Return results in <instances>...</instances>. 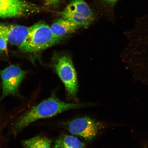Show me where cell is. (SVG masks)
I'll list each match as a JSON object with an SVG mask.
<instances>
[{
    "instance_id": "1",
    "label": "cell",
    "mask_w": 148,
    "mask_h": 148,
    "mask_svg": "<svg viewBox=\"0 0 148 148\" xmlns=\"http://www.w3.org/2000/svg\"><path fill=\"white\" fill-rule=\"evenodd\" d=\"M93 105L91 103H66L55 96H51L25 113L16 122L15 127L20 130L37 120L52 117L66 110Z\"/></svg>"
},
{
    "instance_id": "2",
    "label": "cell",
    "mask_w": 148,
    "mask_h": 148,
    "mask_svg": "<svg viewBox=\"0 0 148 148\" xmlns=\"http://www.w3.org/2000/svg\"><path fill=\"white\" fill-rule=\"evenodd\" d=\"M63 38L55 34L49 26L38 23L29 27L26 40L18 48L27 52L36 53L58 43Z\"/></svg>"
},
{
    "instance_id": "3",
    "label": "cell",
    "mask_w": 148,
    "mask_h": 148,
    "mask_svg": "<svg viewBox=\"0 0 148 148\" xmlns=\"http://www.w3.org/2000/svg\"><path fill=\"white\" fill-rule=\"evenodd\" d=\"M60 15L62 18L73 22L79 27L88 26L95 19L93 11L84 0H73Z\"/></svg>"
},
{
    "instance_id": "4",
    "label": "cell",
    "mask_w": 148,
    "mask_h": 148,
    "mask_svg": "<svg viewBox=\"0 0 148 148\" xmlns=\"http://www.w3.org/2000/svg\"><path fill=\"white\" fill-rule=\"evenodd\" d=\"M55 69L69 95L75 97L78 90L76 73L71 57L68 55L59 57L55 65Z\"/></svg>"
},
{
    "instance_id": "5",
    "label": "cell",
    "mask_w": 148,
    "mask_h": 148,
    "mask_svg": "<svg viewBox=\"0 0 148 148\" xmlns=\"http://www.w3.org/2000/svg\"><path fill=\"white\" fill-rule=\"evenodd\" d=\"M26 74L25 71L14 65L1 70L0 73L2 86L1 99L9 95H17L18 88Z\"/></svg>"
},
{
    "instance_id": "6",
    "label": "cell",
    "mask_w": 148,
    "mask_h": 148,
    "mask_svg": "<svg viewBox=\"0 0 148 148\" xmlns=\"http://www.w3.org/2000/svg\"><path fill=\"white\" fill-rule=\"evenodd\" d=\"M66 125L72 134L87 140L92 139L105 127L103 123L88 117L76 118Z\"/></svg>"
},
{
    "instance_id": "7",
    "label": "cell",
    "mask_w": 148,
    "mask_h": 148,
    "mask_svg": "<svg viewBox=\"0 0 148 148\" xmlns=\"http://www.w3.org/2000/svg\"><path fill=\"white\" fill-rule=\"evenodd\" d=\"M36 5L24 0H0V18L21 17L38 12Z\"/></svg>"
},
{
    "instance_id": "8",
    "label": "cell",
    "mask_w": 148,
    "mask_h": 148,
    "mask_svg": "<svg viewBox=\"0 0 148 148\" xmlns=\"http://www.w3.org/2000/svg\"><path fill=\"white\" fill-rule=\"evenodd\" d=\"M29 32V27L0 23V36L6 39L10 44L18 47L26 40Z\"/></svg>"
},
{
    "instance_id": "9",
    "label": "cell",
    "mask_w": 148,
    "mask_h": 148,
    "mask_svg": "<svg viewBox=\"0 0 148 148\" xmlns=\"http://www.w3.org/2000/svg\"><path fill=\"white\" fill-rule=\"evenodd\" d=\"M50 27L55 34L63 38L75 32L79 27L73 22L62 18L57 20Z\"/></svg>"
},
{
    "instance_id": "10",
    "label": "cell",
    "mask_w": 148,
    "mask_h": 148,
    "mask_svg": "<svg viewBox=\"0 0 148 148\" xmlns=\"http://www.w3.org/2000/svg\"><path fill=\"white\" fill-rule=\"evenodd\" d=\"M84 144L75 137L62 135L55 142L54 148H84Z\"/></svg>"
},
{
    "instance_id": "11",
    "label": "cell",
    "mask_w": 148,
    "mask_h": 148,
    "mask_svg": "<svg viewBox=\"0 0 148 148\" xmlns=\"http://www.w3.org/2000/svg\"><path fill=\"white\" fill-rule=\"evenodd\" d=\"M25 148H51V142L48 139L36 136L23 142Z\"/></svg>"
},
{
    "instance_id": "12",
    "label": "cell",
    "mask_w": 148,
    "mask_h": 148,
    "mask_svg": "<svg viewBox=\"0 0 148 148\" xmlns=\"http://www.w3.org/2000/svg\"><path fill=\"white\" fill-rule=\"evenodd\" d=\"M119 0H100L101 4L107 8H112Z\"/></svg>"
},
{
    "instance_id": "13",
    "label": "cell",
    "mask_w": 148,
    "mask_h": 148,
    "mask_svg": "<svg viewBox=\"0 0 148 148\" xmlns=\"http://www.w3.org/2000/svg\"><path fill=\"white\" fill-rule=\"evenodd\" d=\"M8 42L6 39L0 36V50L1 51H3L6 50Z\"/></svg>"
},
{
    "instance_id": "14",
    "label": "cell",
    "mask_w": 148,
    "mask_h": 148,
    "mask_svg": "<svg viewBox=\"0 0 148 148\" xmlns=\"http://www.w3.org/2000/svg\"><path fill=\"white\" fill-rule=\"evenodd\" d=\"M62 0H51V6H55L60 3Z\"/></svg>"
},
{
    "instance_id": "15",
    "label": "cell",
    "mask_w": 148,
    "mask_h": 148,
    "mask_svg": "<svg viewBox=\"0 0 148 148\" xmlns=\"http://www.w3.org/2000/svg\"><path fill=\"white\" fill-rule=\"evenodd\" d=\"M142 148H148V142L144 141L141 144Z\"/></svg>"
},
{
    "instance_id": "16",
    "label": "cell",
    "mask_w": 148,
    "mask_h": 148,
    "mask_svg": "<svg viewBox=\"0 0 148 148\" xmlns=\"http://www.w3.org/2000/svg\"><path fill=\"white\" fill-rule=\"evenodd\" d=\"M46 4L48 5H51V0H45Z\"/></svg>"
},
{
    "instance_id": "17",
    "label": "cell",
    "mask_w": 148,
    "mask_h": 148,
    "mask_svg": "<svg viewBox=\"0 0 148 148\" xmlns=\"http://www.w3.org/2000/svg\"><path fill=\"white\" fill-rule=\"evenodd\" d=\"M2 51H1V50H0V54H1V53L2 52Z\"/></svg>"
}]
</instances>
